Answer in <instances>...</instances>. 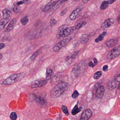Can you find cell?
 <instances>
[{
	"label": "cell",
	"mask_w": 120,
	"mask_h": 120,
	"mask_svg": "<svg viewBox=\"0 0 120 120\" xmlns=\"http://www.w3.org/2000/svg\"><path fill=\"white\" fill-rule=\"evenodd\" d=\"M5 45L3 43H0V50H1L5 47Z\"/></svg>",
	"instance_id": "8d00e7d4"
},
{
	"label": "cell",
	"mask_w": 120,
	"mask_h": 120,
	"mask_svg": "<svg viewBox=\"0 0 120 120\" xmlns=\"http://www.w3.org/2000/svg\"><path fill=\"white\" fill-rule=\"evenodd\" d=\"M102 75V72L101 71H98L94 74V78L95 79H97L99 78Z\"/></svg>",
	"instance_id": "f546056e"
},
{
	"label": "cell",
	"mask_w": 120,
	"mask_h": 120,
	"mask_svg": "<svg viewBox=\"0 0 120 120\" xmlns=\"http://www.w3.org/2000/svg\"><path fill=\"white\" fill-rule=\"evenodd\" d=\"M120 55V45L116 46L109 51L107 55V58L108 60H112Z\"/></svg>",
	"instance_id": "277c9868"
},
{
	"label": "cell",
	"mask_w": 120,
	"mask_h": 120,
	"mask_svg": "<svg viewBox=\"0 0 120 120\" xmlns=\"http://www.w3.org/2000/svg\"><path fill=\"white\" fill-rule=\"evenodd\" d=\"M10 117L12 120H16L17 118V115L16 113L15 112H13L11 113L10 115Z\"/></svg>",
	"instance_id": "4dcf8cb0"
},
{
	"label": "cell",
	"mask_w": 120,
	"mask_h": 120,
	"mask_svg": "<svg viewBox=\"0 0 120 120\" xmlns=\"http://www.w3.org/2000/svg\"><path fill=\"white\" fill-rule=\"evenodd\" d=\"M80 70V68L79 65L78 64H75L73 68L71 73V78L73 79H77L79 75Z\"/></svg>",
	"instance_id": "8992f818"
},
{
	"label": "cell",
	"mask_w": 120,
	"mask_h": 120,
	"mask_svg": "<svg viewBox=\"0 0 120 120\" xmlns=\"http://www.w3.org/2000/svg\"><path fill=\"white\" fill-rule=\"evenodd\" d=\"M109 6V4L108 3V1H103V3L100 6V8L102 10H104L107 8Z\"/></svg>",
	"instance_id": "484cf974"
},
{
	"label": "cell",
	"mask_w": 120,
	"mask_h": 120,
	"mask_svg": "<svg viewBox=\"0 0 120 120\" xmlns=\"http://www.w3.org/2000/svg\"><path fill=\"white\" fill-rule=\"evenodd\" d=\"M93 60H94V65H96L98 63V60H97V59L96 58H94L93 59Z\"/></svg>",
	"instance_id": "74e56055"
},
{
	"label": "cell",
	"mask_w": 120,
	"mask_h": 120,
	"mask_svg": "<svg viewBox=\"0 0 120 120\" xmlns=\"http://www.w3.org/2000/svg\"><path fill=\"white\" fill-rule=\"evenodd\" d=\"M58 1H53V2H52L51 3H49L43 8L42 11L44 12H46L48 11L49 10L51 9V8H53L54 6L57 3Z\"/></svg>",
	"instance_id": "e0dca14e"
},
{
	"label": "cell",
	"mask_w": 120,
	"mask_h": 120,
	"mask_svg": "<svg viewBox=\"0 0 120 120\" xmlns=\"http://www.w3.org/2000/svg\"><path fill=\"white\" fill-rule=\"evenodd\" d=\"M115 81L116 82H120V74L118 75L115 79Z\"/></svg>",
	"instance_id": "e575fe53"
},
{
	"label": "cell",
	"mask_w": 120,
	"mask_h": 120,
	"mask_svg": "<svg viewBox=\"0 0 120 120\" xmlns=\"http://www.w3.org/2000/svg\"><path fill=\"white\" fill-rule=\"evenodd\" d=\"M68 27V24H64L60 27L58 30L57 35H56V37H57V38L59 39L61 37V35H62L64 31L66 29H67Z\"/></svg>",
	"instance_id": "7c38bea8"
},
{
	"label": "cell",
	"mask_w": 120,
	"mask_h": 120,
	"mask_svg": "<svg viewBox=\"0 0 120 120\" xmlns=\"http://www.w3.org/2000/svg\"><path fill=\"white\" fill-rule=\"evenodd\" d=\"M18 5L16 6H15L14 8H13V11L17 13L18 12H19L20 10V8L18 6Z\"/></svg>",
	"instance_id": "836d02e7"
},
{
	"label": "cell",
	"mask_w": 120,
	"mask_h": 120,
	"mask_svg": "<svg viewBox=\"0 0 120 120\" xmlns=\"http://www.w3.org/2000/svg\"><path fill=\"white\" fill-rule=\"evenodd\" d=\"M48 82V80L45 79H39L34 80L32 82L31 87L32 88H37L41 87L45 85Z\"/></svg>",
	"instance_id": "5b68a950"
},
{
	"label": "cell",
	"mask_w": 120,
	"mask_h": 120,
	"mask_svg": "<svg viewBox=\"0 0 120 120\" xmlns=\"http://www.w3.org/2000/svg\"><path fill=\"white\" fill-rule=\"evenodd\" d=\"M16 22H17L16 19L15 18L13 19L6 27L5 30V32H10V31L13 30Z\"/></svg>",
	"instance_id": "5bb4252c"
},
{
	"label": "cell",
	"mask_w": 120,
	"mask_h": 120,
	"mask_svg": "<svg viewBox=\"0 0 120 120\" xmlns=\"http://www.w3.org/2000/svg\"><path fill=\"white\" fill-rule=\"evenodd\" d=\"M92 113L90 109L85 110L82 114L80 120H88L91 117Z\"/></svg>",
	"instance_id": "52a82bcc"
},
{
	"label": "cell",
	"mask_w": 120,
	"mask_h": 120,
	"mask_svg": "<svg viewBox=\"0 0 120 120\" xmlns=\"http://www.w3.org/2000/svg\"><path fill=\"white\" fill-rule=\"evenodd\" d=\"M114 21L113 19H108L104 22L101 26V28L105 30L110 27L114 23Z\"/></svg>",
	"instance_id": "4fadbf2b"
},
{
	"label": "cell",
	"mask_w": 120,
	"mask_h": 120,
	"mask_svg": "<svg viewBox=\"0 0 120 120\" xmlns=\"http://www.w3.org/2000/svg\"><path fill=\"white\" fill-rule=\"evenodd\" d=\"M41 51L40 49L36 51L35 52H34V53L31 56L30 58V60H35V59L41 53Z\"/></svg>",
	"instance_id": "cb8c5ba5"
},
{
	"label": "cell",
	"mask_w": 120,
	"mask_h": 120,
	"mask_svg": "<svg viewBox=\"0 0 120 120\" xmlns=\"http://www.w3.org/2000/svg\"><path fill=\"white\" fill-rule=\"evenodd\" d=\"M116 1V0H108V2L109 4H111L113 3Z\"/></svg>",
	"instance_id": "ab89813d"
},
{
	"label": "cell",
	"mask_w": 120,
	"mask_h": 120,
	"mask_svg": "<svg viewBox=\"0 0 120 120\" xmlns=\"http://www.w3.org/2000/svg\"><path fill=\"white\" fill-rule=\"evenodd\" d=\"M73 2H76V1H78L79 0H71Z\"/></svg>",
	"instance_id": "bcb514c9"
},
{
	"label": "cell",
	"mask_w": 120,
	"mask_h": 120,
	"mask_svg": "<svg viewBox=\"0 0 120 120\" xmlns=\"http://www.w3.org/2000/svg\"><path fill=\"white\" fill-rule=\"evenodd\" d=\"M89 66L90 67H91V68H94L95 66L94 64L92 63V61H90L89 63Z\"/></svg>",
	"instance_id": "d590c367"
},
{
	"label": "cell",
	"mask_w": 120,
	"mask_h": 120,
	"mask_svg": "<svg viewBox=\"0 0 120 120\" xmlns=\"http://www.w3.org/2000/svg\"><path fill=\"white\" fill-rule=\"evenodd\" d=\"M106 34V32H103L102 34H101L96 39H95V42L96 43H98V42H99L101 41H102V40L104 38V36H105Z\"/></svg>",
	"instance_id": "603a6c76"
},
{
	"label": "cell",
	"mask_w": 120,
	"mask_h": 120,
	"mask_svg": "<svg viewBox=\"0 0 120 120\" xmlns=\"http://www.w3.org/2000/svg\"><path fill=\"white\" fill-rule=\"evenodd\" d=\"M70 40L71 39L70 38H64L54 46L53 48V51L54 52H58L68 43Z\"/></svg>",
	"instance_id": "3957f363"
},
{
	"label": "cell",
	"mask_w": 120,
	"mask_h": 120,
	"mask_svg": "<svg viewBox=\"0 0 120 120\" xmlns=\"http://www.w3.org/2000/svg\"><path fill=\"white\" fill-rule=\"evenodd\" d=\"M2 57H3V56L1 53H0V60L2 59Z\"/></svg>",
	"instance_id": "f6af8a7d"
},
{
	"label": "cell",
	"mask_w": 120,
	"mask_h": 120,
	"mask_svg": "<svg viewBox=\"0 0 120 120\" xmlns=\"http://www.w3.org/2000/svg\"><path fill=\"white\" fill-rule=\"evenodd\" d=\"M1 18V15L0 13V19Z\"/></svg>",
	"instance_id": "c3c4849f"
},
{
	"label": "cell",
	"mask_w": 120,
	"mask_h": 120,
	"mask_svg": "<svg viewBox=\"0 0 120 120\" xmlns=\"http://www.w3.org/2000/svg\"><path fill=\"white\" fill-rule=\"evenodd\" d=\"M75 30V26L70 27L66 29L62 34L61 37H65L70 35Z\"/></svg>",
	"instance_id": "9c48e42d"
},
{
	"label": "cell",
	"mask_w": 120,
	"mask_h": 120,
	"mask_svg": "<svg viewBox=\"0 0 120 120\" xmlns=\"http://www.w3.org/2000/svg\"><path fill=\"white\" fill-rule=\"evenodd\" d=\"M87 22L85 21H83L80 23H78L75 26V30H78L83 27L84 26L86 25Z\"/></svg>",
	"instance_id": "d4e9b609"
},
{
	"label": "cell",
	"mask_w": 120,
	"mask_h": 120,
	"mask_svg": "<svg viewBox=\"0 0 120 120\" xmlns=\"http://www.w3.org/2000/svg\"><path fill=\"white\" fill-rule=\"evenodd\" d=\"M65 10H64L63 11H62V12H61V16H63V15H64L66 13L64 12H66Z\"/></svg>",
	"instance_id": "b9f144b4"
},
{
	"label": "cell",
	"mask_w": 120,
	"mask_h": 120,
	"mask_svg": "<svg viewBox=\"0 0 120 120\" xmlns=\"http://www.w3.org/2000/svg\"><path fill=\"white\" fill-rule=\"evenodd\" d=\"M10 19H4L2 20L0 22V31L3 30L5 28L6 25L7 24Z\"/></svg>",
	"instance_id": "ffe728a7"
},
{
	"label": "cell",
	"mask_w": 120,
	"mask_h": 120,
	"mask_svg": "<svg viewBox=\"0 0 120 120\" xmlns=\"http://www.w3.org/2000/svg\"><path fill=\"white\" fill-rule=\"evenodd\" d=\"M68 84L65 82H61L56 85L51 92V96L56 98L60 96L64 92L68 89Z\"/></svg>",
	"instance_id": "6da1fadb"
},
{
	"label": "cell",
	"mask_w": 120,
	"mask_h": 120,
	"mask_svg": "<svg viewBox=\"0 0 120 120\" xmlns=\"http://www.w3.org/2000/svg\"><path fill=\"white\" fill-rule=\"evenodd\" d=\"M29 19L27 16H25L22 18L20 20V22L23 25H25L29 22Z\"/></svg>",
	"instance_id": "4316f807"
},
{
	"label": "cell",
	"mask_w": 120,
	"mask_h": 120,
	"mask_svg": "<svg viewBox=\"0 0 120 120\" xmlns=\"http://www.w3.org/2000/svg\"><path fill=\"white\" fill-rule=\"evenodd\" d=\"M118 41L117 40L115 39H110L106 41V45L109 48H112L115 46L117 44Z\"/></svg>",
	"instance_id": "9a60e30c"
},
{
	"label": "cell",
	"mask_w": 120,
	"mask_h": 120,
	"mask_svg": "<svg viewBox=\"0 0 120 120\" xmlns=\"http://www.w3.org/2000/svg\"><path fill=\"white\" fill-rule=\"evenodd\" d=\"M68 0H62L61 1V3H65V2L68 1Z\"/></svg>",
	"instance_id": "ee69618b"
},
{
	"label": "cell",
	"mask_w": 120,
	"mask_h": 120,
	"mask_svg": "<svg viewBox=\"0 0 120 120\" xmlns=\"http://www.w3.org/2000/svg\"><path fill=\"white\" fill-rule=\"evenodd\" d=\"M89 0H82V1L84 3H85L88 2Z\"/></svg>",
	"instance_id": "7bdbcfd3"
},
{
	"label": "cell",
	"mask_w": 120,
	"mask_h": 120,
	"mask_svg": "<svg viewBox=\"0 0 120 120\" xmlns=\"http://www.w3.org/2000/svg\"><path fill=\"white\" fill-rule=\"evenodd\" d=\"M81 10L82 9L80 7L76 8L75 9L70 15V17H69L70 20L71 21H73V20L75 19L77 15H78L79 12L81 11Z\"/></svg>",
	"instance_id": "8fae6325"
},
{
	"label": "cell",
	"mask_w": 120,
	"mask_h": 120,
	"mask_svg": "<svg viewBox=\"0 0 120 120\" xmlns=\"http://www.w3.org/2000/svg\"><path fill=\"white\" fill-rule=\"evenodd\" d=\"M29 0H23V1L24 2H25V1H27Z\"/></svg>",
	"instance_id": "7dc6e473"
},
{
	"label": "cell",
	"mask_w": 120,
	"mask_h": 120,
	"mask_svg": "<svg viewBox=\"0 0 120 120\" xmlns=\"http://www.w3.org/2000/svg\"><path fill=\"white\" fill-rule=\"evenodd\" d=\"M24 73L12 74L4 80L3 82V84L8 85L12 84L15 82L17 80L19 79L20 78H22L24 77Z\"/></svg>",
	"instance_id": "7a4b0ae2"
},
{
	"label": "cell",
	"mask_w": 120,
	"mask_h": 120,
	"mask_svg": "<svg viewBox=\"0 0 120 120\" xmlns=\"http://www.w3.org/2000/svg\"><path fill=\"white\" fill-rule=\"evenodd\" d=\"M82 108L81 107L79 108L78 104H76L73 108L71 112H72V115H75L76 114H77L79 112L81 111L82 110Z\"/></svg>",
	"instance_id": "d6986e66"
},
{
	"label": "cell",
	"mask_w": 120,
	"mask_h": 120,
	"mask_svg": "<svg viewBox=\"0 0 120 120\" xmlns=\"http://www.w3.org/2000/svg\"><path fill=\"white\" fill-rule=\"evenodd\" d=\"M4 19H10L12 15V13L9 10L5 9L2 11Z\"/></svg>",
	"instance_id": "2e32d148"
},
{
	"label": "cell",
	"mask_w": 120,
	"mask_h": 120,
	"mask_svg": "<svg viewBox=\"0 0 120 120\" xmlns=\"http://www.w3.org/2000/svg\"><path fill=\"white\" fill-rule=\"evenodd\" d=\"M90 36L87 34H84L82 35L80 39V41L82 44H85L89 41Z\"/></svg>",
	"instance_id": "ac0fdd59"
},
{
	"label": "cell",
	"mask_w": 120,
	"mask_h": 120,
	"mask_svg": "<svg viewBox=\"0 0 120 120\" xmlns=\"http://www.w3.org/2000/svg\"><path fill=\"white\" fill-rule=\"evenodd\" d=\"M79 95V93L77 90H75L73 93L72 95V97L73 98L75 99Z\"/></svg>",
	"instance_id": "d6a6232c"
},
{
	"label": "cell",
	"mask_w": 120,
	"mask_h": 120,
	"mask_svg": "<svg viewBox=\"0 0 120 120\" xmlns=\"http://www.w3.org/2000/svg\"><path fill=\"white\" fill-rule=\"evenodd\" d=\"M34 97L35 101L37 103H39L42 105L45 104L46 103L45 100L43 98H42L41 97L37 96H34Z\"/></svg>",
	"instance_id": "44dd1931"
},
{
	"label": "cell",
	"mask_w": 120,
	"mask_h": 120,
	"mask_svg": "<svg viewBox=\"0 0 120 120\" xmlns=\"http://www.w3.org/2000/svg\"><path fill=\"white\" fill-rule=\"evenodd\" d=\"M57 23V21L55 19L52 18L50 21V25L52 27L56 25Z\"/></svg>",
	"instance_id": "1f68e13d"
},
{
	"label": "cell",
	"mask_w": 120,
	"mask_h": 120,
	"mask_svg": "<svg viewBox=\"0 0 120 120\" xmlns=\"http://www.w3.org/2000/svg\"><path fill=\"white\" fill-rule=\"evenodd\" d=\"M79 51H74L71 53L66 57V61L68 62H71L72 61L75 60L79 54Z\"/></svg>",
	"instance_id": "30bf717a"
},
{
	"label": "cell",
	"mask_w": 120,
	"mask_h": 120,
	"mask_svg": "<svg viewBox=\"0 0 120 120\" xmlns=\"http://www.w3.org/2000/svg\"><path fill=\"white\" fill-rule=\"evenodd\" d=\"M62 111L66 115V116H68L69 115V112H68V110L67 107L66 106L63 105L61 107Z\"/></svg>",
	"instance_id": "f1b7e54d"
},
{
	"label": "cell",
	"mask_w": 120,
	"mask_h": 120,
	"mask_svg": "<svg viewBox=\"0 0 120 120\" xmlns=\"http://www.w3.org/2000/svg\"><path fill=\"white\" fill-rule=\"evenodd\" d=\"M105 88L103 86H99L97 89L95 95L97 98L98 99H101L103 96L105 92Z\"/></svg>",
	"instance_id": "ba28073f"
},
{
	"label": "cell",
	"mask_w": 120,
	"mask_h": 120,
	"mask_svg": "<svg viewBox=\"0 0 120 120\" xmlns=\"http://www.w3.org/2000/svg\"><path fill=\"white\" fill-rule=\"evenodd\" d=\"M24 1H18V2H17V5H21V4H23L24 3Z\"/></svg>",
	"instance_id": "60d3db41"
},
{
	"label": "cell",
	"mask_w": 120,
	"mask_h": 120,
	"mask_svg": "<svg viewBox=\"0 0 120 120\" xmlns=\"http://www.w3.org/2000/svg\"><path fill=\"white\" fill-rule=\"evenodd\" d=\"M53 74V71L52 69L50 68H48L46 69V79H50L52 77Z\"/></svg>",
	"instance_id": "7402d4cb"
},
{
	"label": "cell",
	"mask_w": 120,
	"mask_h": 120,
	"mask_svg": "<svg viewBox=\"0 0 120 120\" xmlns=\"http://www.w3.org/2000/svg\"><path fill=\"white\" fill-rule=\"evenodd\" d=\"M108 66H103V70L104 71H106L108 70Z\"/></svg>",
	"instance_id": "f35d334b"
},
{
	"label": "cell",
	"mask_w": 120,
	"mask_h": 120,
	"mask_svg": "<svg viewBox=\"0 0 120 120\" xmlns=\"http://www.w3.org/2000/svg\"><path fill=\"white\" fill-rule=\"evenodd\" d=\"M61 4H62V3H61V1H58L57 3L54 6V7L53 8L52 10L54 11V12L57 9H58L60 8Z\"/></svg>",
	"instance_id": "83f0119b"
}]
</instances>
